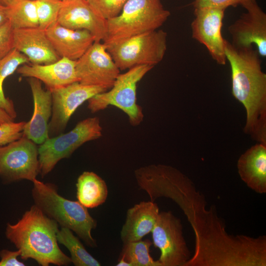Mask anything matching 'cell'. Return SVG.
I'll return each instance as SVG.
<instances>
[{
	"mask_svg": "<svg viewBox=\"0 0 266 266\" xmlns=\"http://www.w3.org/2000/svg\"><path fill=\"white\" fill-rule=\"evenodd\" d=\"M195 252L185 266H266V236L232 235L215 209L206 207L190 222Z\"/></svg>",
	"mask_w": 266,
	"mask_h": 266,
	"instance_id": "obj_1",
	"label": "cell"
},
{
	"mask_svg": "<svg viewBox=\"0 0 266 266\" xmlns=\"http://www.w3.org/2000/svg\"><path fill=\"white\" fill-rule=\"evenodd\" d=\"M225 54L231 68L232 93L246 111L244 132L266 144V74L260 55L253 47L237 48L226 39Z\"/></svg>",
	"mask_w": 266,
	"mask_h": 266,
	"instance_id": "obj_2",
	"label": "cell"
},
{
	"mask_svg": "<svg viewBox=\"0 0 266 266\" xmlns=\"http://www.w3.org/2000/svg\"><path fill=\"white\" fill-rule=\"evenodd\" d=\"M58 227L55 220L33 204L16 224H7L5 236L20 251L23 260L32 259L42 266H68L71 259L58 244Z\"/></svg>",
	"mask_w": 266,
	"mask_h": 266,
	"instance_id": "obj_3",
	"label": "cell"
},
{
	"mask_svg": "<svg viewBox=\"0 0 266 266\" xmlns=\"http://www.w3.org/2000/svg\"><path fill=\"white\" fill-rule=\"evenodd\" d=\"M134 174L138 186L148 194L150 200L169 198L179 206L187 218L206 206L204 197L192 181L173 166L149 165L136 169Z\"/></svg>",
	"mask_w": 266,
	"mask_h": 266,
	"instance_id": "obj_4",
	"label": "cell"
},
{
	"mask_svg": "<svg viewBox=\"0 0 266 266\" xmlns=\"http://www.w3.org/2000/svg\"><path fill=\"white\" fill-rule=\"evenodd\" d=\"M33 183L34 204L61 227L74 232L87 246L96 247L97 242L91 232L96 229L97 222L87 208L78 201L70 200L60 195L56 186L52 183H45L37 179Z\"/></svg>",
	"mask_w": 266,
	"mask_h": 266,
	"instance_id": "obj_5",
	"label": "cell"
},
{
	"mask_svg": "<svg viewBox=\"0 0 266 266\" xmlns=\"http://www.w3.org/2000/svg\"><path fill=\"white\" fill-rule=\"evenodd\" d=\"M170 15L161 0H128L118 16L107 20V35L102 43L106 47L158 30Z\"/></svg>",
	"mask_w": 266,
	"mask_h": 266,
	"instance_id": "obj_6",
	"label": "cell"
},
{
	"mask_svg": "<svg viewBox=\"0 0 266 266\" xmlns=\"http://www.w3.org/2000/svg\"><path fill=\"white\" fill-rule=\"evenodd\" d=\"M153 67L146 65L136 66L120 73L110 89L88 100V109L94 113L114 106L127 114L132 126H138L142 122L144 115L142 107L137 103V85Z\"/></svg>",
	"mask_w": 266,
	"mask_h": 266,
	"instance_id": "obj_7",
	"label": "cell"
},
{
	"mask_svg": "<svg viewBox=\"0 0 266 266\" xmlns=\"http://www.w3.org/2000/svg\"><path fill=\"white\" fill-rule=\"evenodd\" d=\"M118 68L140 65L155 66L163 59L167 49V33L156 30L131 36L106 47Z\"/></svg>",
	"mask_w": 266,
	"mask_h": 266,
	"instance_id": "obj_8",
	"label": "cell"
},
{
	"mask_svg": "<svg viewBox=\"0 0 266 266\" xmlns=\"http://www.w3.org/2000/svg\"><path fill=\"white\" fill-rule=\"evenodd\" d=\"M102 128L98 117L79 122L69 132L49 137L38 147L39 173L43 177L62 159L69 158L85 143L101 137Z\"/></svg>",
	"mask_w": 266,
	"mask_h": 266,
	"instance_id": "obj_9",
	"label": "cell"
},
{
	"mask_svg": "<svg viewBox=\"0 0 266 266\" xmlns=\"http://www.w3.org/2000/svg\"><path fill=\"white\" fill-rule=\"evenodd\" d=\"M151 233L152 243L161 252L162 266H185L191 256L180 219L170 211L159 212Z\"/></svg>",
	"mask_w": 266,
	"mask_h": 266,
	"instance_id": "obj_10",
	"label": "cell"
},
{
	"mask_svg": "<svg viewBox=\"0 0 266 266\" xmlns=\"http://www.w3.org/2000/svg\"><path fill=\"white\" fill-rule=\"evenodd\" d=\"M38 173V147L33 141L22 135L0 147V177L4 181L33 182Z\"/></svg>",
	"mask_w": 266,
	"mask_h": 266,
	"instance_id": "obj_11",
	"label": "cell"
},
{
	"mask_svg": "<svg viewBox=\"0 0 266 266\" xmlns=\"http://www.w3.org/2000/svg\"><path fill=\"white\" fill-rule=\"evenodd\" d=\"M106 91L100 87L86 85L79 82L50 90L52 108L48 124L49 137L62 133L71 115L84 102Z\"/></svg>",
	"mask_w": 266,
	"mask_h": 266,
	"instance_id": "obj_12",
	"label": "cell"
},
{
	"mask_svg": "<svg viewBox=\"0 0 266 266\" xmlns=\"http://www.w3.org/2000/svg\"><path fill=\"white\" fill-rule=\"evenodd\" d=\"M75 69L79 82L106 90L112 87L120 74V69L100 42H94L76 61Z\"/></svg>",
	"mask_w": 266,
	"mask_h": 266,
	"instance_id": "obj_13",
	"label": "cell"
},
{
	"mask_svg": "<svg viewBox=\"0 0 266 266\" xmlns=\"http://www.w3.org/2000/svg\"><path fill=\"white\" fill-rule=\"evenodd\" d=\"M241 6L246 11L228 27L231 43L237 48L255 45L260 56L266 57V14L257 0H247Z\"/></svg>",
	"mask_w": 266,
	"mask_h": 266,
	"instance_id": "obj_14",
	"label": "cell"
},
{
	"mask_svg": "<svg viewBox=\"0 0 266 266\" xmlns=\"http://www.w3.org/2000/svg\"><path fill=\"white\" fill-rule=\"evenodd\" d=\"M225 10L208 7L194 8L195 18L191 23L192 37L205 46L212 58L220 65L227 62L225 39L221 32Z\"/></svg>",
	"mask_w": 266,
	"mask_h": 266,
	"instance_id": "obj_15",
	"label": "cell"
},
{
	"mask_svg": "<svg viewBox=\"0 0 266 266\" xmlns=\"http://www.w3.org/2000/svg\"><path fill=\"white\" fill-rule=\"evenodd\" d=\"M57 22L72 30H85L100 42L107 35V20L87 0H63Z\"/></svg>",
	"mask_w": 266,
	"mask_h": 266,
	"instance_id": "obj_16",
	"label": "cell"
},
{
	"mask_svg": "<svg viewBox=\"0 0 266 266\" xmlns=\"http://www.w3.org/2000/svg\"><path fill=\"white\" fill-rule=\"evenodd\" d=\"M30 85L33 101L34 109L29 121L26 122L23 135L36 144L43 143L49 136L48 124L52 115V100L50 90H45L41 82L29 77Z\"/></svg>",
	"mask_w": 266,
	"mask_h": 266,
	"instance_id": "obj_17",
	"label": "cell"
},
{
	"mask_svg": "<svg viewBox=\"0 0 266 266\" xmlns=\"http://www.w3.org/2000/svg\"><path fill=\"white\" fill-rule=\"evenodd\" d=\"M14 49L25 55L33 64H48L59 60L45 30L35 28L13 29Z\"/></svg>",
	"mask_w": 266,
	"mask_h": 266,
	"instance_id": "obj_18",
	"label": "cell"
},
{
	"mask_svg": "<svg viewBox=\"0 0 266 266\" xmlns=\"http://www.w3.org/2000/svg\"><path fill=\"white\" fill-rule=\"evenodd\" d=\"M76 61L66 58L48 64H27L20 66L17 72L23 77L35 78L52 90L78 82Z\"/></svg>",
	"mask_w": 266,
	"mask_h": 266,
	"instance_id": "obj_19",
	"label": "cell"
},
{
	"mask_svg": "<svg viewBox=\"0 0 266 266\" xmlns=\"http://www.w3.org/2000/svg\"><path fill=\"white\" fill-rule=\"evenodd\" d=\"M54 49L61 58L76 61L95 42L92 34L85 30H72L57 22L46 30Z\"/></svg>",
	"mask_w": 266,
	"mask_h": 266,
	"instance_id": "obj_20",
	"label": "cell"
},
{
	"mask_svg": "<svg viewBox=\"0 0 266 266\" xmlns=\"http://www.w3.org/2000/svg\"><path fill=\"white\" fill-rule=\"evenodd\" d=\"M154 201H142L128 209L120 237L123 244L141 240L151 233L159 213Z\"/></svg>",
	"mask_w": 266,
	"mask_h": 266,
	"instance_id": "obj_21",
	"label": "cell"
},
{
	"mask_svg": "<svg viewBox=\"0 0 266 266\" xmlns=\"http://www.w3.org/2000/svg\"><path fill=\"white\" fill-rule=\"evenodd\" d=\"M237 167L241 179L258 194L266 193V144L257 143L239 157Z\"/></svg>",
	"mask_w": 266,
	"mask_h": 266,
	"instance_id": "obj_22",
	"label": "cell"
},
{
	"mask_svg": "<svg viewBox=\"0 0 266 266\" xmlns=\"http://www.w3.org/2000/svg\"><path fill=\"white\" fill-rule=\"evenodd\" d=\"M78 201L87 208L103 204L108 196L106 182L92 171H84L77 178L76 184Z\"/></svg>",
	"mask_w": 266,
	"mask_h": 266,
	"instance_id": "obj_23",
	"label": "cell"
},
{
	"mask_svg": "<svg viewBox=\"0 0 266 266\" xmlns=\"http://www.w3.org/2000/svg\"><path fill=\"white\" fill-rule=\"evenodd\" d=\"M29 62L25 55L15 49L0 59V106L13 120L16 118L17 113L12 100L4 95L3 83L4 80L12 74L20 66Z\"/></svg>",
	"mask_w": 266,
	"mask_h": 266,
	"instance_id": "obj_24",
	"label": "cell"
},
{
	"mask_svg": "<svg viewBox=\"0 0 266 266\" xmlns=\"http://www.w3.org/2000/svg\"><path fill=\"white\" fill-rule=\"evenodd\" d=\"M58 242L65 246L70 254L71 263L75 266H100V264L85 248L70 229L61 227L57 234Z\"/></svg>",
	"mask_w": 266,
	"mask_h": 266,
	"instance_id": "obj_25",
	"label": "cell"
},
{
	"mask_svg": "<svg viewBox=\"0 0 266 266\" xmlns=\"http://www.w3.org/2000/svg\"><path fill=\"white\" fill-rule=\"evenodd\" d=\"M8 21L13 29L38 27L35 0H16L8 6Z\"/></svg>",
	"mask_w": 266,
	"mask_h": 266,
	"instance_id": "obj_26",
	"label": "cell"
},
{
	"mask_svg": "<svg viewBox=\"0 0 266 266\" xmlns=\"http://www.w3.org/2000/svg\"><path fill=\"white\" fill-rule=\"evenodd\" d=\"M152 242L149 239L140 240L123 244L119 259H122L131 266H162L150 254Z\"/></svg>",
	"mask_w": 266,
	"mask_h": 266,
	"instance_id": "obj_27",
	"label": "cell"
},
{
	"mask_svg": "<svg viewBox=\"0 0 266 266\" xmlns=\"http://www.w3.org/2000/svg\"><path fill=\"white\" fill-rule=\"evenodd\" d=\"M38 27L46 30L56 23L63 0H35Z\"/></svg>",
	"mask_w": 266,
	"mask_h": 266,
	"instance_id": "obj_28",
	"label": "cell"
},
{
	"mask_svg": "<svg viewBox=\"0 0 266 266\" xmlns=\"http://www.w3.org/2000/svg\"><path fill=\"white\" fill-rule=\"evenodd\" d=\"M106 20L118 16L128 0H87Z\"/></svg>",
	"mask_w": 266,
	"mask_h": 266,
	"instance_id": "obj_29",
	"label": "cell"
},
{
	"mask_svg": "<svg viewBox=\"0 0 266 266\" xmlns=\"http://www.w3.org/2000/svg\"><path fill=\"white\" fill-rule=\"evenodd\" d=\"M26 122L11 121L0 125V147L18 139L23 135Z\"/></svg>",
	"mask_w": 266,
	"mask_h": 266,
	"instance_id": "obj_30",
	"label": "cell"
},
{
	"mask_svg": "<svg viewBox=\"0 0 266 266\" xmlns=\"http://www.w3.org/2000/svg\"><path fill=\"white\" fill-rule=\"evenodd\" d=\"M13 49V29L8 21L0 26V59Z\"/></svg>",
	"mask_w": 266,
	"mask_h": 266,
	"instance_id": "obj_31",
	"label": "cell"
},
{
	"mask_svg": "<svg viewBox=\"0 0 266 266\" xmlns=\"http://www.w3.org/2000/svg\"><path fill=\"white\" fill-rule=\"evenodd\" d=\"M247 0H194V8L200 7H216L226 9L229 6L241 5Z\"/></svg>",
	"mask_w": 266,
	"mask_h": 266,
	"instance_id": "obj_32",
	"label": "cell"
},
{
	"mask_svg": "<svg viewBox=\"0 0 266 266\" xmlns=\"http://www.w3.org/2000/svg\"><path fill=\"white\" fill-rule=\"evenodd\" d=\"M20 256V251H15L3 249L0 252V266H24L25 264L19 261L17 257Z\"/></svg>",
	"mask_w": 266,
	"mask_h": 266,
	"instance_id": "obj_33",
	"label": "cell"
},
{
	"mask_svg": "<svg viewBox=\"0 0 266 266\" xmlns=\"http://www.w3.org/2000/svg\"><path fill=\"white\" fill-rule=\"evenodd\" d=\"M8 6L0 4V26L8 21Z\"/></svg>",
	"mask_w": 266,
	"mask_h": 266,
	"instance_id": "obj_34",
	"label": "cell"
},
{
	"mask_svg": "<svg viewBox=\"0 0 266 266\" xmlns=\"http://www.w3.org/2000/svg\"><path fill=\"white\" fill-rule=\"evenodd\" d=\"M14 120H13L7 113L0 106V125L5 123L14 121Z\"/></svg>",
	"mask_w": 266,
	"mask_h": 266,
	"instance_id": "obj_35",
	"label": "cell"
},
{
	"mask_svg": "<svg viewBox=\"0 0 266 266\" xmlns=\"http://www.w3.org/2000/svg\"><path fill=\"white\" fill-rule=\"evenodd\" d=\"M16 0H0V4L5 6L12 5Z\"/></svg>",
	"mask_w": 266,
	"mask_h": 266,
	"instance_id": "obj_36",
	"label": "cell"
}]
</instances>
